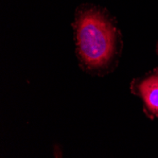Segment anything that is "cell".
<instances>
[{
    "label": "cell",
    "mask_w": 158,
    "mask_h": 158,
    "mask_svg": "<svg viewBox=\"0 0 158 158\" xmlns=\"http://www.w3.org/2000/svg\"><path fill=\"white\" fill-rule=\"evenodd\" d=\"M139 91L149 110L158 114V73L143 80L139 85Z\"/></svg>",
    "instance_id": "7a4b0ae2"
},
{
    "label": "cell",
    "mask_w": 158,
    "mask_h": 158,
    "mask_svg": "<svg viewBox=\"0 0 158 158\" xmlns=\"http://www.w3.org/2000/svg\"><path fill=\"white\" fill-rule=\"evenodd\" d=\"M157 52H158V48H157Z\"/></svg>",
    "instance_id": "3957f363"
},
{
    "label": "cell",
    "mask_w": 158,
    "mask_h": 158,
    "mask_svg": "<svg viewBox=\"0 0 158 158\" xmlns=\"http://www.w3.org/2000/svg\"><path fill=\"white\" fill-rule=\"evenodd\" d=\"M79 58L91 70L107 67L118 48V31L107 14L96 7H85L76 13L74 23Z\"/></svg>",
    "instance_id": "6da1fadb"
}]
</instances>
